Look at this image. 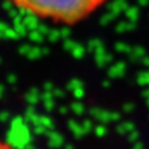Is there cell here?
<instances>
[{
  "label": "cell",
  "mask_w": 149,
  "mask_h": 149,
  "mask_svg": "<svg viewBox=\"0 0 149 149\" xmlns=\"http://www.w3.org/2000/svg\"><path fill=\"white\" fill-rule=\"evenodd\" d=\"M14 6L56 24L74 25L93 15L107 0H9Z\"/></svg>",
  "instance_id": "1"
},
{
  "label": "cell",
  "mask_w": 149,
  "mask_h": 149,
  "mask_svg": "<svg viewBox=\"0 0 149 149\" xmlns=\"http://www.w3.org/2000/svg\"><path fill=\"white\" fill-rule=\"evenodd\" d=\"M0 149H16L15 147H13L11 144H8L5 142H1L0 141Z\"/></svg>",
  "instance_id": "2"
}]
</instances>
